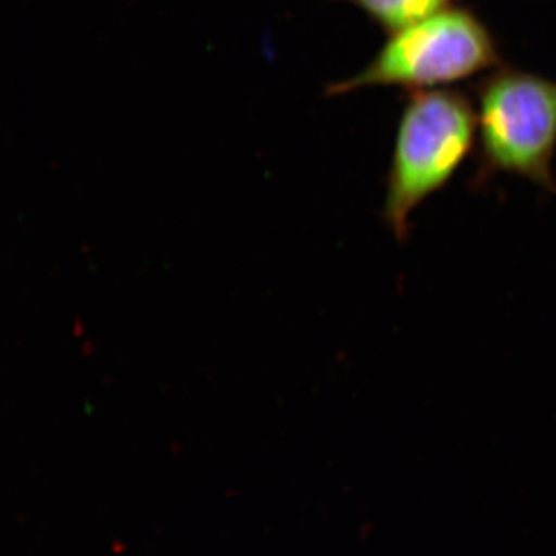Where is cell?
<instances>
[{"label": "cell", "instance_id": "7a4b0ae2", "mask_svg": "<svg viewBox=\"0 0 556 556\" xmlns=\"http://www.w3.org/2000/svg\"><path fill=\"white\" fill-rule=\"evenodd\" d=\"M475 100L478 153L471 188L515 175L556 193V80L500 65L478 80Z\"/></svg>", "mask_w": 556, "mask_h": 556}, {"label": "cell", "instance_id": "3957f363", "mask_svg": "<svg viewBox=\"0 0 556 556\" xmlns=\"http://www.w3.org/2000/svg\"><path fill=\"white\" fill-rule=\"evenodd\" d=\"M497 40L484 21L464 5L445 9L388 35L376 56L356 75L328 84L336 98L376 87L433 90L500 67Z\"/></svg>", "mask_w": 556, "mask_h": 556}, {"label": "cell", "instance_id": "6da1fadb", "mask_svg": "<svg viewBox=\"0 0 556 556\" xmlns=\"http://www.w3.org/2000/svg\"><path fill=\"white\" fill-rule=\"evenodd\" d=\"M477 142V109L452 89L409 91L386 178L382 218L399 243L412 233L413 214L466 163Z\"/></svg>", "mask_w": 556, "mask_h": 556}, {"label": "cell", "instance_id": "277c9868", "mask_svg": "<svg viewBox=\"0 0 556 556\" xmlns=\"http://www.w3.org/2000/svg\"><path fill=\"white\" fill-rule=\"evenodd\" d=\"M351 3L388 35L452 5V0H340Z\"/></svg>", "mask_w": 556, "mask_h": 556}]
</instances>
